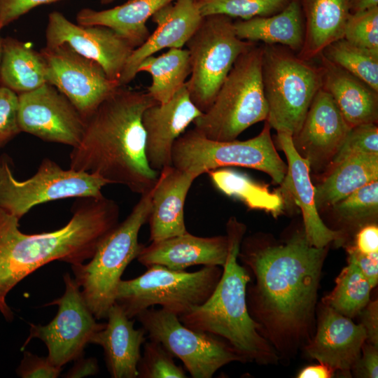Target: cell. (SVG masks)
Segmentation results:
<instances>
[{"label":"cell","mask_w":378,"mask_h":378,"mask_svg":"<svg viewBox=\"0 0 378 378\" xmlns=\"http://www.w3.org/2000/svg\"><path fill=\"white\" fill-rule=\"evenodd\" d=\"M234 28L241 40L281 44L298 52L304 42V24L298 0L289 1L277 13L234 22Z\"/></svg>","instance_id":"cell-28"},{"label":"cell","mask_w":378,"mask_h":378,"mask_svg":"<svg viewBox=\"0 0 378 378\" xmlns=\"http://www.w3.org/2000/svg\"><path fill=\"white\" fill-rule=\"evenodd\" d=\"M104 328L96 332L90 344L101 346L110 376L113 378H136L141 347L146 341V332L134 328V321L127 317L114 302L107 313Z\"/></svg>","instance_id":"cell-23"},{"label":"cell","mask_w":378,"mask_h":378,"mask_svg":"<svg viewBox=\"0 0 378 378\" xmlns=\"http://www.w3.org/2000/svg\"><path fill=\"white\" fill-rule=\"evenodd\" d=\"M174 1L127 0L122 4L102 10L83 8L77 13L76 20L77 24L83 26L107 27L136 48L150 34L146 26L148 20Z\"/></svg>","instance_id":"cell-26"},{"label":"cell","mask_w":378,"mask_h":378,"mask_svg":"<svg viewBox=\"0 0 378 378\" xmlns=\"http://www.w3.org/2000/svg\"><path fill=\"white\" fill-rule=\"evenodd\" d=\"M136 318L148 338L179 358L193 378H211L231 362H245L223 339L187 327L178 316L162 308L150 307Z\"/></svg>","instance_id":"cell-12"},{"label":"cell","mask_w":378,"mask_h":378,"mask_svg":"<svg viewBox=\"0 0 378 378\" xmlns=\"http://www.w3.org/2000/svg\"><path fill=\"white\" fill-rule=\"evenodd\" d=\"M153 192V187L141 195L130 214L101 241L88 263L71 265L74 279L97 320L106 318L125 270L144 246L138 237L148 220Z\"/></svg>","instance_id":"cell-5"},{"label":"cell","mask_w":378,"mask_h":378,"mask_svg":"<svg viewBox=\"0 0 378 378\" xmlns=\"http://www.w3.org/2000/svg\"><path fill=\"white\" fill-rule=\"evenodd\" d=\"M305 18L304 42L298 56L309 60L343 38L350 16L349 0H302Z\"/></svg>","instance_id":"cell-27"},{"label":"cell","mask_w":378,"mask_h":378,"mask_svg":"<svg viewBox=\"0 0 378 378\" xmlns=\"http://www.w3.org/2000/svg\"><path fill=\"white\" fill-rule=\"evenodd\" d=\"M246 232L235 218L227 223L228 254L221 276L209 298L201 305L178 316L193 330L217 336L228 343L245 362L276 363L279 356L249 314L246 288L249 272L238 262V253Z\"/></svg>","instance_id":"cell-4"},{"label":"cell","mask_w":378,"mask_h":378,"mask_svg":"<svg viewBox=\"0 0 378 378\" xmlns=\"http://www.w3.org/2000/svg\"><path fill=\"white\" fill-rule=\"evenodd\" d=\"M319 55L321 88L331 95L348 125L352 128L377 123L378 92L321 54Z\"/></svg>","instance_id":"cell-25"},{"label":"cell","mask_w":378,"mask_h":378,"mask_svg":"<svg viewBox=\"0 0 378 378\" xmlns=\"http://www.w3.org/2000/svg\"><path fill=\"white\" fill-rule=\"evenodd\" d=\"M63 279L64 294L44 305H57L56 316L46 325L30 323L29 335L22 347L23 350L34 338L41 340L48 349L50 361L60 368L83 356L92 336L106 326L97 322L76 281L69 273Z\"/></svg>","instance_id":"cell-13"},{"label":"cell","mask_w":378,"mask_h":378,"mask_svg":"<svg viewBox=\"0 0 378 378\" xmlns=\"http://www.w3.org/2000/svg\"><path fill=\"white\" fill-rule=\"evenodd\" d=\"M343 38L378 52V6L351 13L345 25Z\"/></svg>","instance_id":"cell-38"},{"label":"cell","mask_w":378,"mask_h":378,"mask_svg":"<svg viewBox=\"0 0 378 378\" xmlns=\"http://www.w3.org/2000/svg\"><path fill=\"white\" fill-rule=\"evenodd\" d=\"M18 118L21 132L72 148L80 143L86 122L67 97L48 83L18 94Z\"/></svg>","instance_id":"cell-15"},{"label":"cell","mask_w":378,"mask_h":378,"mask_svg":"<svg viewBox=\"0 0 378 378\" xmlns=\"http://www.w3.org/2000/svg\"><path fill=\"white\" fill-rule=\"evenodd\" d=\"M47 64L31 44L12 36L2 38L0 85L18 94L47 83Z\"/></svg>","instance_id":"cell-29"},{"label":"cell","mask_w":378,"mask_h":378,"mask_svg":"<svg viewBox=\"0 0 378 378\" xmlns=\"http://www.w3.org/2000/svg\"><path fill=\"white\" fill-rule=\"evenodd\" d=\"M290 0H204L198 3L202 17L222 15L243 20L281 11Z\"/></svg>","instance_id":"cell-35"},{"label":"cell","mask_w":378,"mask_h":378,"mask_svg":"<svg viewBox=\"0 0 378 378\" xmlns=\"http://www.w3.org/2000/svg\"><path fill=\"white\" fill-rule=\"evenodd\" d=\"M228 249L227 235L202 237L188 232L144 246L136 259L146 267L158 265L174 270L199 265L223 267Z\"/></svg>","instance_id":"cell-22"},{"label":"cell","mask_w":378,"mask_h":378,"mask_svg":"<svg viewBox=\"0 0 378 378\" xmlns=\"http://www.w3.org/2000/svg\"><path fill=\"white\" fill-rule=\"evenodd\" d=\"M265 122L256 136L246 141H216L192 129L182 134L172 150V165L199 176L223 167H243L262 171L273 183H282L287 165L279 155Z\"/></svg>","instance_id":"cell-9"},{"label":"cell","mask_w":378,"mask_h":378,"mask_svg":"<svg viewBox=\"0 0 378 378\" xmlns=\"http://www.w3.org/2000/svg\"><path fill=\"white\" fill-rule=\"evenodd\" d=\"M18 115V94L0 85V149L21 132Z\"/></svg>","instance_id":"cell-40"},{"label":"cell","mask_w":378,"mask_h":378,"mask_svg":"<svg viewBox=\"0 0 378 378\" xmlns=\"http://www.w3.org/2000/svg\"><path fill=\"white\" fill-rule=\"evenodd\" d=\"M365 340L360 323L323 304L314 336L304 349L310 358L347 373L359 358Z\"/></svg>","instance_id":"cell-20"},{"label":"cell","mask_w":378,"mask_h":378,"mask_svg":"<svg viewBox=\"0 0 378 378\" xmlns=\"http://www.w3.org/2000/svg\"><path fill=\"white\" fill-rule=\"evenodd\" d=\"M204 1V0H196V1H197V3L201 2V1Z\"/></svg>","instance_id":"cell-52"},{"label":"cell","mask_w":378,"mask_h":378,"mask_svg":"<svg viewBox=\"0 0 378 378\" xmlns=\"http://www.w3.org/2000/svg\"><path fill=\"white\" fill-rule=\"evenodd\" d=\"M79 199L64 226L38 234L22 232L20 220L0 208V313L6 321L13 320V313L6 298L19 282L54 260L73 265L90 260L119 223L120 208L113 200Z\"/></svg>","instance_id":"cell-2"},{"label":"cell","mask_w":378,"mask_h":378,"mask_svg":"<svg viewBox=\"0 0 378 378\" xmlns=\"http://www.w3.org/2000/svg\"><path fill=\"white\" fill-rule=\"evenodd\" d=\"M277 139L288 162L280 191L288 195L301 209L304 231L308 241L312 245L322 248L333 241L340 240L342 232L330 229L319 216L308 161L297 152L290 134L277 132Z\"/></svg>","instance_id":"cell-21"},{"label":"cell","mask_w":378,"mask_h":378,"mask_svg":"<svg viewBox=\"0 0 378 378\" xmlns=\"http://www.w3.org/2000/svg\"><path fill=\"white\" fill-rule=\"evenodd\" d=\"M372 287L353 263L348 262L335 279V286L322 299V304L352 318L368 304Z\"/></svg>","instance_id":"cell-33"},{"label":"cell","mask_w":378,"mask_h":378,"mask_svg":"<svg viewBox=\"0 0 378 378\" xmlns=\"http://www.w3.org/2000/svg\"><path fill=\"white\" fill-rule=\"evenodd\" d=\"M262 79L268 113L277 132L295 135L321 87V68L276 45L262 46Z\"/></svg>","instance_id":"cell-8"},{"label":"cell","mask_w":378,"mask_h":378,"mask_svg":"<svg viewBox=\"0 0 378 378\" xmlns=\"http://www.w3.org/2000/svg\"><path fill=\"white\" fill-rule=\"evenodd\" d=\"M202 112L192 102L185 85L168 102L148 107L142 115L146 133V155L158 172L172 165L176 140Z\"/></svg>","instance_id":"cell-18"},{"label":"cell","mask_w":378,"mask_h":378,"mask_svg":"<svg viewBox=\"0 0 378 378\" xmlns=\"http://www.w3.org/2000/svg\"><path fill=\"white\" fill-rule=\"evenodd\" d=\"M328 247H316L304 231L284 244L248 238L238 258L255 278L247 286L250 315L277 354L294 355L312 337L321 273Z\"/></svg>","instance_id":"cell-1"},{"label":"cell","mask_w":378,"mask_h":378,"mask_svg":"<svg viewBox=\"0 0 378 378\" xmlns=\"http://www.w3.org/2000/svg\"><path fill=\"white\" fill-rule=\"evenodd\" d=\"M11 160L0 157V208L19 220L38 204L69 197H101L108 183L97 174L63 169L44 158L36 172L24 181L18 180Z\"/></svg>","instance_id":"cell-11"},{"label":"cell","mask_w":378,"mask_h":378,"mask_svg":"<svg viewBox=\"0 0 378 378\" xmlns=\"http://www.w3.org/2000/svg\"><path fill=\"white\" fill-rule=\"evenodd\" d=\"M332 207L347 223H361L374 217L378 211V181L358 188Z\"/></svg>","instance_id":"cell-37"},{"label":"cell","mask_w":378,"mask_h":378,"mask_svg":"<svg viewBox=\"0 0 378 378\" xmlns=\"http://www.w3.org/2000/svg\"><path fill=\"white\" fill-rule=\"evenodd\" d=\"M378 181V155L358 154L328 169L326 176L314 187L317 209L332 206L355 190Z\"/></svg>","instance_id":"cell-30"},{"label":"cell","mask_w":378,"mask_h":378,"mask_svg":"<svg viewBox=\"0 0 378 378\" xmlns=\"http://www.w3.org/2000/svg\"><path fill=\"white\" fill-rule=\"evenodd\" d=\"M174 356L160 342L150 340L144 344L138 363L139 378H186L184 368L176 364Z\"/></svg>","instance_id":"cell-36"},{"label":"cell","mask_w":378,"mask_h":378,"mask_svg":"<svg viewBox=\"0 0 378 378\" xmlns=\"http://www.w3.org/2000/svg\"><path fill=\"white\" fill-rule=\"evenodd\" d=\"M335 370L328 365L319 363L302 368L298 374V378H331Z\"/></svg>","instance_id":"cell-48"},{"label":"cell","mask_w":378,"mask_h":378,"mask_svg":"<svg viewBox=\"0 0 378 378\" xmlns=\"http://www.w3.org/2000/svg\"><path fill=\"white\" fill-rule=\"evenodd\" d=\"M354 247L360 253L378 252V227L375 224H368L359 230L356 235Z\"/></svg>","instance_id":"cell-46"},{"label":"cell","mask_w":378,"mask_h":378,"mask_svg":"<svg viewBox=\"0 0 378 378\" xmlns=\"http://www.w3.org/2000/svg\"><path fill=\"white\" fill-rule=\"evenodd\" d=\"M351 370L358 377L377 378L378 346L365 342L360 356Z\"/></svg>","instance_id":"cell-44"},{"label":"cell","mask_w":378,"mask_h":378,"mask_svg":"<svg viewBox=\"0 0 378 378\" xmlns=\"http://www.w3.org/2000/svg\"><path fill=\"white\" fill-rule=\"evenodd\" d=\"M46 41V46H49L67 44L80 55L97 62L109 78L118 83L135 49L107 27L76 24L56 10L48 15Z\"/></svg>","instance_id":"cell-16"},{"label":"cell","mask_w":378,"mask_h":378,"mask_svg":"<svg viewBox=\"0 0 378 378\" xmlns=\"http://www.w3.org/2000/svg\"><path fill=\"white\" fill-rule=\"evenodd\" d=\"M196 1V0H195Z\"/></svg>","instance_id":"cell-53"},{"label":"cell","mask_w":378,"mask_h":378,"mask_svg":"<svg viewBox=\"0 0 378 378\" xmlns=\"http://www.w3.org/2000/svg\"><path fill=\"white\" fill-rule=\"evenodd\" d=\"M208 174L216 188L249 209L264 210L274 216L284 209V195L280 190L271 192L267 185L255 182L245 174L230 169H217Z\"/></svg>","instance_id":"cell-32"},{"label":"cell","mask_w":378,"mask_h":378,"mask_svg":"<svg viewBox=\"0 0 378 378\" xmlns=\"http://www.w3.org/2000/svg\"><path fill=\"white\" fill-rule=\"evenodd\" d=\"M203 17L195 0H174L152 17L156 29L129 57L120 85H127L136 76L140 63L164 48H182L199 27Z\"/></svg>","instance_id":"cell-19"},{"label":"cell","mask_w":378,"mask_h":378,"mask_svg":"<svg viewBox=\"0 0 378 378\" xmlns=\"http://www.w3.org/2000/svg\"><path fill=\"white\" fill-rule=\"evenodd\" d=\"M99 1L102 4L107 5V4H111L113 1H115L117 0H99Z\"/></svg>","instance_id":"cell-50"},{"label":"cell","mask_w":378,"mask_h":378,"mask_svg":"<svg viewBox=\"0 0 378 378\" xmlns=\"http://www.w3.org/2000/svg\"><path fill=\"white\" fill-rule=\"evenodd\" d=\"M223 270L204 266L188 272L154 265L139 276L120 280L115 302L130 318L155 305L180 316L202 304L211 295Z\"/></svg>","instance_id":"cell-7"},{"label":"cell","mask_w":378,"mask_h":378,"mask_svg":"<svg viewBox=\"0 0 378 378\" xmlns=\"http://www.w3.org/2000/svg\"><path fill=\"white\" fill-rule=\"evenodd\" d=\"M358 154L378 155V127L376 123L363 124L351 128L327 169Z\"/></svg>","instance_id":"cell-39"},{"label":"cell","mask_w":378,"mask_h":378,"mask_svg":"<svg viewBox=\"0 0 378 378\" xmlns=\"http://www.w3.org/2000/svg\"><path fill=\"white\" fill-rule=\"evenodd\" d=\"M145 71L152 77L147 92L158 103L168 102L185 85L190 74L186 48H169L166 52L150 55L139 65L137 74Z\"/></svg>","instance_id":"cell-31"},{"label":"cell","mask_w":378,"mask_h":378,"mask_svg":"<svg viewBox=\"0 0 378 378\" xmlns=\"http://www.w3.org/2000/svg\"><path fill=\"white\" fill-rule=\"evenodd\" d=\"M351 13L378 6V0H349Z\"/></svg>","instance_id":"cell-49"},{"label":"cell","mask_w":378,"mask_h":378,"mask_svg":"<svg viewBox=\"0 0 378 378\" xmlns=\"http://www.w3.org/2000/svg\"><path fill=\"white\" fill-rule=\"evenodd\" d=\"M1 30L2 29H0V64H1V41H2V38H3V36H1Z\"/></svg>","instance_id":"cell-51"},{"label":"cell","mask_w":378,"mask_h":378,"mask_svg":"<svg viewBox=\"0 0 378 378\" xmlns=\"http://www.w3.org/2000/svg\"><path fill=\"white\" fill-rule=\"evenodd\" d=\"M348 262L354 264L370 283L372 288L378 283V252L363 253L354 246L347 248Z\"/></svg>","instance_id":"cell-43"},{"label":"cell","mask_w":378,"mask_h":378,"mask_svg":"<svg viewBox=\"0 0 378 378\" xmlns=\"http://www.w3.org/2000/svg\"><path fill=\"white\" fill-rule=\"evenodd\" d=\"M40 52L47 64V83L55 87L86 120L120 84L97 62L67 44L46 46Z\"/></svg>","instance_id":"cell-14"},{"label":"cell","mask_w":378,"mask_h":378,"mask_svg":"<svg viewBox=\"0 0 378 378\" xmlns=\"http://www.w3.org/2000/svg\"><path fill=\"white\" fill-rule=\"evenodd\" d=\"M197 178L172 165L160 172L153 186L152 208L148 220L150 242L188 232L184 205L188 192Z\"/></svg>","instance_id":"cell-24"},{"label":"cell","mask_w":378,"mask_h":378,"mask_svg":"<svg viewBox=\"0 0 378 378\" xmlns=\"http://www.w3.org/2000/svg\"><path fill=\"white\" fill-rule=\"evenodd\" d=\"M16 372L22 378H57L61 374L62 368L53 365L48 357L24 351Z\"/></svg>","instance_id":"cell-41"},{"label":"cell","mask_w":378,"mask_h":378,"mask_svg":"<svg viewBox=\"0 0 378 378\" xmlns=\"http://www.w3.org/2000/svg\"><path fill=\"white\" fill-rule=\"evenodd\" d=\"M262 57V47L255 45L238 57L210 107L192 122L197 132L211 140L232 141L266 120Z\"/></svg>","instance_id":"cell-6"},{"label":"cell","mask_w":378,"mask_h":378,"mask_svg":"<svg viewBox=\"0 0 378 378\" xmlns=\"http://www.w3.org/2000/svg\"><path fill=\"white\" fill-rule=\"evenodd\" d=\"M253 45L237 36L231 18L203 17L186 43L190 64L186 85L192 102L202 113L211 105L238 57Z\"/></svg>","instance_id":"cell-10"},{"label":"cell","mask_w":378,"mask_h":378,"mask_svg":"<svg viewBox=\"0 0 378 378\" xmlns=\"http://www.w3.org/2000/svg\"><path fill=\"white\" fill-rule=\"evenodd\" d=\"M155 103L147 91L118 86L86 120L70 153V169L97 174L139 195L150 190L160 172L146 158L142 115Z\"/></svg>","instance_id":"cell-3"},{"label":"cell","mask_w":378,"mask_h":378,"mask_svg":"<svg viewBox=\"0 0 378 378\" xmlns=\"http://www.w3.org/2000/svg\"><path fill=\"white\" fill-rule=\"evenodd\" d=\"M71 368L64 374L66 378H80L97 374L99 371L97 360L95 358L80 356L74 360Z\"/></svg>","instance_id":"cell-47"},{"label":"cell","mask_w":378,"mask_h":378,"mask_svg":"<svg viewBox=\"0 0 378 378\" xmlns=\"http://www.w3.org/2000/svg\"><path fill=\"white\" fill-rule=\"evenodd\" d=\"M321 54L378 92V52L342 38L327 46Z\"/></svg>","instance_id":"cell-34"},{"label":"cell","mask_w":378,"mask_h":378,"mask_svg":"<svg viewBox=\"0 0 378 378\" xmlns=\"http://www.w3.org/2000/svg\"><path fill=\"white\" fill-rule=\"evenodd\" d=\"M350 130L331 95L321 87L292 139L310 169L320 170L328 168Z\"/></svg>","instance_id":"cell-17"},{"label":"cell","mask_w":378,"mask_h":378,"mask_svg":"<svg viewBox=\"0 0 378 378\" xmlns=\"http://www.w3.org/2000/svg\"><path fill=\"white\" fill-rule=\"evenodd\" d=\"M366 333L365 342L378 346V301L370 300L358 314Z\"/></svg>","instance_id":"cell-45"},{"label":"cell","mask_w":378,"mask_h":378,"mask_svg":"<svg viewBox=\"0 0 378 378\" xmlns=\"http://www.w3.org/2000/svg\"><path fill=\"white\" fill-rule=\"evenodd\" d=\"M62 0H0V29H2L34 8Z\"/></svg>","instance_id":"cell-42"}]
</instances>
